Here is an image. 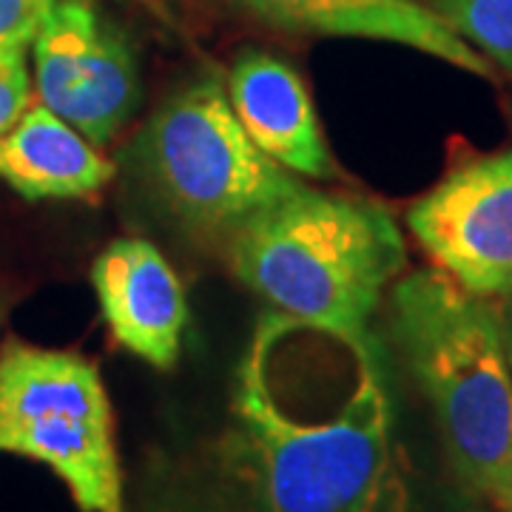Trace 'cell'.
Returning <instances> with one entry per match:
<instances>
[{
    "label": "cell",
    "mask_w": 512,
    "mask_h": 512,
    "mask_svg": "<svg viewBox=\"0 0 512 512\" xmlns=\"http://www.w3.org/2000/svg\"><path fill=\"white\" fill-rule=\"evenodd\" d=\"M225 92L245 134L276 165L313 180L339 177L313 100L285 60L248 49L234 60Z\"/></svg>",
    "instance_id": "9"
},
{
    "label": "cell",
    "mask_w": 512,
    "mask_h": 512,
    "mask_svg": "<svg viewBox=\"0 0 512 512\" xmlns=\"http://www.w3.org/2000/svg\"><path fill=\"white\" fill-rule=\"evenodd\" d=\"M256 18L288 32L365 37L416 49L476 77H493V63L419 0H237Z\"/></svg>",
    "instance_id": "10"
},
{
    "label": "cell",
    "mask_w": 512,
    "mask_h": 512,
    "mask_svg": "<svg viewBox=\"0 0 512 512\" xmlns=\"http://www.w3.org/2000/svg\"><path fill=\"white\" fill-rule=\"evenodd\" d=\"M237 279L274 311L367 328L407 265L393 214L373 200L299 185L228 237Z\"/></svg>",
    "instance_id": "2"
},
{
    "label": "cell",
    "mask_w": 512,
    "mask_h": 512,
    "mask_svg": "<svg viewBox=\"0 0 512 512\" xmlns=\"http://www.w3.org/2000/svg\"><path fill=\"white\" fill-rule=\"evenodd\" d=\"M464 43L512 74V0H427Z\"/></svg>",
    "instance_id": "12"
},
{
    "label": "cell",
    "mask_w": 512,
    "mask_h": 512,
    "mask_svg": "<svg viewBox=\"0 0 512 512\" xmlns=\"http://www.w3.org/2000/svg\"><path fill=\"white\" fill-rule=\"evenodd\" d=\"M407 228L461 288L504 296L512 288V148L447 171L410 205Z\"/></svg>",
    "instance_id": "7"
},
{
    "label": "cell",
    "mask_w": 512,
    "mask_h": 512,
    "mask_svg": "<svg viewBox=\"0 0 512 512\" xmlns=\"http://www.w3.org/2000/svg\"><path fill=\"white\" fill-rule=\"evenodd\" d=\"M495 504L501 510L512 512V444H510V456H507V467H504V481H501V490L495 495Z\"/></svg>",
    "instance_id": "16"
},
{
    "label": "cell",
    "mask_w": 512,
    "mask_h": 512,
    "mask_svg": "<svg viewBox=\"0 0 512 512\" xmlns=\"http://www.w3.org/2000/svg\"><path fill=\"white\" fill-rule=\"evenodd\" d=\"M228 461L251 512H399L396 407L370 330L265 313L239 359Z\"/></svg>",
    "instance_id": "1"
},
{
    "label": "cell",
    "mask_w": 512,
    "mask_h": 512,
    "mask_svg": "<svg viewBox=\"0 0 512 512\" xmlns=\"http://www.w3.org/2000/svg\"><path fill=\"white\" fill-rule=\"evenodd\" d=\"M29 106H32V74L26 63V49L0 46V131L15 126Z\"/></svg>",
    "instance_id": "13"
},
{
    "label": "cell",
    "mask_w": 512,
    "mask_h": 512,
    "mask_svg": "<svg viewBox=\"0 0 512 512\" xmlns=\"http://www.w3.org/2000/svg\"><path fill=\"white\" fill-rule=\"evenodd\" d=\"M498 322H501V339H504V350H507V362L512 370V288L504 296H498Z\"/></svg>",
    "instance_id": "15"
},
{
    "label": "cell",
    "mask_w": 512,
    "mask_h": 512,
    "mask_svg": "<svg viewBox=\"0 0 512 512\" xmlns=\"http://www.w3.org/2000/svg\"><path fill=\"white\" fill-rule=\"evenodd\" d=\"M390 322L458 481L495 501L512 444V370L498 305L427 268L393 285Z\"/></svg>",
    "instance_id": "3"
},
{
    "label": "cell",
    "mask_w": 512,
    "mask_h": 512,
    "mask_svg": "<svg viewBox=\"0 0 512 512\" xmlns=\"http://www.w3.org/2000/svg\"><path fill=\"white\" fill-rule=\"evenodd\" d=\"M57 0H0V46L29 49Z\"/></svg>",
    "instance_id": "14"
},
{
    "label": "cell",
    "mask_w": 512,
    "mask_h": 512,
    "mask_svg": "<svg viewBox=\"0 0 512 512\" xmlns=\"http://www.w3.org/2000/svg\"><path fill=\"white\" fill-rule=\"evenodd\" d=\"M114 165L43 103L0 131V183L23 200H83L103 191Z\"/></svg>",
    "instance_id": "11"
},
{
    "label": "cell",
    "mask_w": 512,
    "mask_h": 512,
    "mask_svg": "<svg viewBox=\"0 0 512 512\" xmlns=\"http://www.w3.org/2000/svg\"><path fill=\"white\" fill-rule=\"evenodd\" d=\"M0 453L52 470L80 512H126L111 399L80 353L20 339L0 348Z\"/></svg>",
    "instance_id": "5"
},
{
    "label": "cell",
    "mask_w": 512,
    "mask_h": 512,
    "mask_svg": "<svg viewBox=\"0 0 512 512\" xmlns=\"http://www.w3.org/2000/svg\"><path fill=\"white\" fill-rule=\"evenodd\" d=\"M137 157L165 208L202 234L231 237L302 185L245 134L214 74L165 100L137 140Z\"/></svg>",
    "instance_id": "4"
},
{
    "label": "cell",
    "mask_w": 512,
    "mask_h": 512,
    "mask_svg": "<svg viewBox=\"0 0 512 512\" xmlns=\"http://www.w3.org/2000/svg\"><path fill=\"white\" fill-rule=\"evenodd\" d=\"M40 103L89 143L106 146L140 106V69L126 35L86 0H57L32 43Z\"/></svg>",
    "instance_id": "6"
},
{
    "label": "cell",
    "mask_w": 512,
    "mask_h": 512,
    "mask_svg": "<svg viewBox=\"0 0 512 512\" xmlns=\"http://www.w3.org/2000/svg\"><path fill=\"white\" fill-rule=\"evenodd\" d=\"M92 285L114 342L157 370H171L188 325L185 291L146 239H117L94 259Z\"/></svg>",
    "instance_id": "8"
}]
</instances>
